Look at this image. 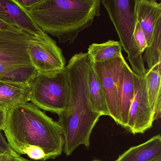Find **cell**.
<instances>
[{
  "instance_id": "cell-1",
  "label": "cell",
  "mask_w": 161,
  "mask_h": 161,
  "mask_svg": "<svg viewBox=\"0 0 161 161\" xmlns=\"http://www.w3.org/2000/svg\"><path fill=\"white\" fill-rule=\"evenodd\" d=\"M3 131L15 152L27 154L32 160L54 159L64 151V139L60 124L31 103L9 110Z\"/></svg>"
},
{
  "instance_id": "cell-2",
  "label": "cell",
  "mask_w": 161,
  "mask_h": 161,
  "mask_svg": "<svg viewBox=\"0 0 161 161\" xmlns=\"http://www.w3.org/2000/svg\"><path fill=\"white\" fill-rule=\"evenodd\" d=\"M89 58L87 53L73 55L66 65L70 86V97L66 110L59 115L64 139V151L67 156L80 145L90 146L92 130L101 115L90 105L87 90Z\"/></svg>"
},
{
  "instance_id": "cell-3",
  "label": "cell",
  "mask_w": 161,
  "mask_h": 161,
  "mask_svg": "<svg viewBox=\"0 0 161 161\" xmlns=\"http://www.w3.org/2000/svg\"><path fill=\"white\" fill-rule=\"evenodd\" d=\"M100 4V0H40L27 12L43 32L71 45L101 15Z\"/></svg>"
},
{
  "instance_id": "cell-4",
  "label": "cell",
  "mask_w": 161,
  "mask_h": 161,
  "mask_svg": "<svg viewBox=\"0 0 161 161\" xmlns=\"http://www.w3.org/2000/svg\"><path fill=\"white\" fill-rule=\"evenodd\" d=\"M100 1L114 26L121 47L128 54L127 59L131 66L133 72L139 77H145L146 69L142 53L137 47L134 37L136 22L135 0Z\"/></svg>"
},
{
  "instance_id": "cell-5",
  "label": "cell",
  "mask_w": 161,
  "mask_h": 161,
  "mask_svg": "<svg viewBox=\"0 0 161 161\" xmlns=\"http://www.w3.org/2000/svg\"><path fill=\"white\" fill-rule=\"evenodd\" d=\"M30 100L45 111L64 113L68 106L70 86L66 68L48 73H38L30 83Z\"/></svg>"
},
{
  "instance_id": "cell-6",
  "label": "cell",
  "mask_w": 161,
  "mask_h": 161,
  "mask_svg": "<svg viewBox=\"0 0 161 161\" xmlns=\"http://www.w3.org/2000/svg\"><path fill=\"white\" fill-rule=\"evenodd\" d=\"M126 62L121 55L107 62L94 63L104 93L110 116L118 125L120 121V77Z\"/></svg>"
},
{
  "instance_id": "cell-7",
  "label": "cell",
  "mask_w": 161,
  "mask_h": 161,
  "mask_svg": "<svg viewBox=\"0 0 161 161\" xmlns=\"http://www.w3.org/2000/svg\"><path fill=\"white\" fill-rule=\"evenodd\" d=\"M28 56L38 73H48L64 68L66 61L63 51L49 36L35 37L28 45Z\"/></svg>"
},
{
  "instance_id": "cell-8",
  "label": "cell",
  "mask_w": 161,
  "mask_h": 161,
  "mask_svg": "<svg viewBox=\"0 0 161 161\" xmlns=\"http://www.w3.org/2000/svg\"><path fill=\"white\" fill-rule=\"evenodd\" d=\"M133 79L134 95L125 129L136 134L144 133L151 129L154 120L147 96L145 76L139 77L133 73Z\"/></svg>"
},
{
  "instance_id": "cell-9",
  "label": "cell",
  "mask_w": 161,
  "mask_h": 161,
  "mask_svg": "<svg viewBox=\"0 0 161 161\" xmlns=\"http://www.w3.org/2000/svg\"><path fill=\"white\" fill-rule=\"evenodd\" d=\"M35 37L26 32L0 30V63L19 65L31 64L27 48Z\"/></svg>"
},
{
  "instance_id": "cell-10",
  "label": "cell",
  "mask_w": 161,
  "mask_h": 161,
  "mask_svg": "<svg viewBox=\"0 0 161 161\" xmlns=\"http://www.w3.org/2000/svg\"><path fill=\"white\" fill-rule=\"evenodd\" d=\"M0 19L38 38H46L49 36L36 25L29 13L15 0H0Z\"/></svg>"
},
{
  "instance_id": "cell-11",
  "label": "cell",
  "mask_w": 161,
  "mask_h": 161,
  "mask_svg": "<svg viewBox=\"0 0 161 161\" xmlns=\"http://www.w3.org/2000/svg\"><path fill=\"white\" fill-rule=\"evenodd\" d=\"M135 13L148 46L156 22L161 18V3L155 0H135Z\"/></svg>"
},
{
  "instance_id": "cell-12",
  "label": "cell",
  "mask_w": 161,
  "mask_h": 161,
  "mask_svg": "<svg viewBox=\"0 0 161 161\" xmlns=\"http://www.w3.org/2000/svg\"><path fill=\"white\" fill-rule=\"evenodd\" d=\"M30 85L0 81V109L8 111L30 100Z\"/></svg>"
},
{
  "instance_id": "cell-13",
  "label": "cell",
  "mask_w": 161,
  "mask_h": 161,
  "mask_svg": "<svg viewBox=\"0 0 161 161\" xmlns=\"http://www.w3.org/2000/svg\"><path fill=\"white\" fill-rule=\"evenodd\" d=\"M161 156V136H153L143 144L131 147L115 161H151Z\"/></svg>"
},
{
  "instance_id": "cell-14",
  "label": "cell",
  "mask_w": 161,
  "mask_h": 161,
  "mask_svg": "<svg viewBox=\"0 0 161 161\" xmlns=\"http://www.w3.org/2000/svg\"><path fill=\"white\" fill-rule=\"evenodd\" d=\"M88 58L89 63L87 73V90L90 105L94 111L98 113L101 116H110L105 96L99 79L95 70L94 63L89 57Z\"/></svg>"
},
{
  "instance_id": "cell-15",
  "label": "cell",
  "mask_w": 161,
  "mask_h": 161,
  "mask_svg": "<svg viewBox=\"0 0 161 161\" xmlns=\"http://www.w3.org/2000/svg\"><path fill=\"white\" fill-rule=\"evenodd\" d=\"M146 89L154 120L161 116V64L146 69Z\"/></svg>"
},
{
  "instance_id": "cell-16",
  "label": "cell",
  "mask_w": 161,
  "mask_h": 161,
  "mask_svg": "<svg viewBox=\"0 0 161 161\" xmlns=\"http://www.w3.org/2000/svg\"><path fill=\"white\" fill-rule=\"evenodd\" d=\"M134 95L133 72L127 62L123 66L120 80V101L119 125L126 129L130 105Z\"/></svg>"
},
{
  "instance_id": "cell-17",
  "label": "cell",
  "mask_w": 161,
  "mask_h": 161,
  "mask_svg": "<svg viewBox=\"0 0 161 161\" xmlns=\"http://www.w3.org/2000/svg\"><path fill=\"white\" fill-rule=\"evenodd\" d=\"M88 57L94 63H103L122 55L120 42L108 40L101 44L94 43L88 47Z\"/></svg>"
},
{
  "instance_id": "cell-18",
  "label": "cell",
  "mask_w": 161,
  "mask_h": 161,
  "mask_svg": "<svg viewBox=\"0 0 161 161\" xmlns=\"http://www.w3.org/2000/svg\"><path fill=\"white\" fill-rule=\"evenodd\" d=\"M148 69L161 64V18L156 22L149 45L143 58Z\"/></svg>"
},
{
  "instance_id": "cell-19",
  "label": "cell",
  "mask_w": 161,
  "mask_h": 161,
  "mask_svg": "<svg viewBox=\"0 0 161 161\" xmlns=\"http://www.w3.org/2000/svg\"><path fill=\"white\" fill-rule=\"evenodd\" d=\"M37 74V70L32 65L20 66L0 77V81L30 85Z\"/></svg>"
},
{
  "instance_id": "cell-20",
  "label": "cell",
  "mask_w": 161,
  "mask_h": 161,
  "mask_svg": "<svg viewBox=\"0 0 161 161\" xmlns=\"http://www.w3.org/2000/svg\"><path fill=\"white\" fill-rule=\"evenodd\" d=\"M7 112L8 111L6 110L0 109V152L11 155H15L17 153L12 149L1 133V131L3 130L5 127Z\"/></svg>"
},
{
  "instance_id": "cell-21",
  "label": "cell",
  "mask_w": 161,
  "mask_h": 161,
  "mask_svg": "<svg viewBox=\"0 0 161 161\" xmlns=\"http://www.w3.org/2000/svg\"><path fill=\"white\" fill-rule=\"evenodd\" d=\"M134 37L139 50L143 53L147 47V42L145 33L137 20L136 23Z\"/></svg>"
},
{
  "instance_id": "cell-22",
  "label": "cell",
  "mask_w": 161,
  "mask_h": 161,
  "mask_svg": "<svg viewBox=\"0 0 161 161\" xmlns=\"http://www.w3.org/2000/svg\"><path fill=\"white\" fill-rule=\"evenodd\" d=\"M0 161H34L21 157L18 154L11 155L0 152Z\"/></svg>"
},
{
  "instance_id": "cell-23",
  "label": "cell",
  "mask_w": 161,
  "mask_h": 161,
  "mask_svg": "<svg viewBox=\"0 0 161 161\" xmlns=\"http://www.w3.org/2000/svg\"><path fill=\"white\" fill-rule=\"evenodd\" d=\"M40 0H15V2L27 12L40 2Z\"/></svg>"
},
{
  "instance_id": "cell-24",
  "label": "cell",
  "mask_w": 161,
  "mask_h": 161,
  "mask_svg": "<svg viewBox=\"0 0 161 161\" xmlns=\"http://www.w3.org/2000/svg\"><path fill=\"white\" fill-rule=\"evenodd\" d=\"M19 65L12 64L0 63V77L10 72L12 70L15 69L18 67L20 66Z\"/></svg>"
},
{
  "instance_id": "cell-25",
  "label": "cell",
  "mask_w": 161,
  "mask_h": 161,
  "mask_svg": "<svg viewBox=\"0 0 161 161\" xmlns=\"http://www.w3.org/2000/svg\"><path fill=\"white\" fill-rule=\"evenodd\" d=\"M0 30L14 32L22 33L24 32L22 31H20V30H19L17 28H14V27L8 25L1 19H0Z\"/></svg>"
},
{
  "instance_id": "cell-26",
  "label": "cell",
  "mask_w": 161,
  "mask_h": 161,
  "mask_svg": "<svg viewBox=\"0 0 161 161\" xmlns=\"http://www.w3.org/2000/svg\"><path fill=\"white\" fill-rule=\"evenodd\" d=\"M151 161H161V156H160V157H157V158L154 159V160Z\"/></svg>"
},
{
  "instance_id": "cell-27",
  "label": "cell",
  "mask_w": 161,
  "mask_h": 161,
  "mask_svg": "<svg viewBox=\"0 0 161 161\" xmlns=\"http://www.w3.org/2000/svg\"><path fill=\"white\" fill-rule=\"evenodd\" d=\"M93 161H101V160H93Z\"/></svg>"
}]
</instances>
